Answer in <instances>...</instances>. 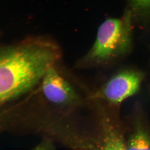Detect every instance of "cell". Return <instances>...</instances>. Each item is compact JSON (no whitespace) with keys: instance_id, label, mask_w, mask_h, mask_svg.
<instances>
[{"instance_id":"obj_1","label":"cell","mask_w":150,"mask_h":150,"mask_svg":"<svg viewBox=\"0 0 150 150\" xmlns=\"http://www.w3.org/2000/svg\"><path fill=\"white\" fill-rule=\"evenodd\" d=\"M62 51L57 43L41 36L1 47L0 103L13 101L39 85L48 70L59 64Z\"/></svg>"},{"instance_id":"obj_2","label":"cell","mask_w":150,"mask_h":150,"mask_svg":"<svg viewBox=\"0 0 150 150\" xmlns=\"http://www.w3.org/2000/svg\"><path fill=\"white\" fill-rule=\"evenodd\" d=\"M132 30L130 11H127L120 18L107 19L98 28L93 46L79 61L77 67H102L123 57L131 50Z\"/></svg>"},{"instance_id":"obj_3","label":"cell","mask_w":150,"mask_h":150,"mask_svg":"<svg viewBox=\"0 0 150 150\" xmlns=\"http://www.w3.org/2000/svg\"><path fill=\"white\" fill-rule=\"evenodd\" d=\"M145 78V73L140 70L123 69L90 94L88 99L110 107H116L139 91Z\"/></svg>"},{"instance_id":"obj_4","label":"cell","mask_w":150,"mask_h":150,"mask_svg":"<svg viewBox=\"0 0 150 150\" xmlns=\"http://www.w3.org/2000/svg\"><path fill=\"white\" fill-rule=\"evenodd\" d=\"M39 86L41 95L59 110H74L83 103V98L62 75L58 64L48 70Z\"/></svg>"},{"instance_id":"obj_5","label":"cell","mask_w":150,"mask_h":150,"mask_svg":"<svg viewBox=\"0 0 150 150\" xmlns=\"http://www.w3.org/2000/svg\"><path fill=\"white\" fill-rule=\"evenodd\" d=\"M101 107L98 122V133L96 136L98 149H126V137L123 130L107 110Z\"/></svg>"},{"instance_id":"obj_6","label":"cell","mask_w":150,"mask_h":150,"mask_svg":"<svg viewBox=\"0 0 150 150\" xmlns=\"http://www.w3.org/2000/svg\"><path fill=\"white\" fill-rule=\"evenodd\" d=\"M126 137V150H150V127L140 110L133 116Z\"/></svg>"},{"instance_id":"obj_7","label":"cell","mask_w":150,"mask_h":150,"mask_svg":"<svg viewBox=\"0 0 150 150\" xmlns=\"http://www.w3.org/2000/svg\"><path fill=\"white\" fill-rule=\"evenodd\" d=\"M54 140L52 137L46 135L43 139L35 146L34 150H54L56 149V146L54 144Z\"/></svg>"},{"instance_id":"obj_8","label":"cell","mask_w":150,"mask_h":150,"mask_svg":"<svg viewBox=\"0 0 150 150\" xmlns=\"http://www.w3.org/2000/svg\"><path fill=\"white\" fill-rule=\"evenodd\" d=\"M133 8L139 11H146L150 9V0H131Z\"/></svg>"}]
</instances>
